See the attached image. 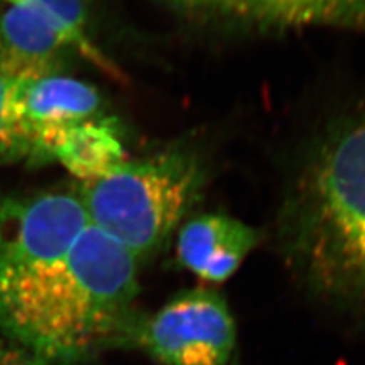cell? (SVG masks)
I'll use <instances>...</instances> for the list:
<instances>
[{
  "instance_id": "obj_1",
  "label": "cell",
  "mask_w": 365,
  "mask_h": 365,
  "mask_svg": "<svg viewBox=\"0 0 365 365\" xmlns=\"http://www.w3.org/2000/svg\"><path fill=\"white\" fill-rule=\"evenodd\" d=\"M276 242L307 292L365 326V108L330 118L302 146Z\"/></svg>"
},
{
  "instance_id": "obj_13",
  "label": "cell",
  "mask_w": 365,
  "mask_h": 365,
  "mask_svg": "<svg viewBox=\"0 0 365 365\" xmlns=\"http://www.w3.org/2000/svg\"><path fill=\"white\" fill-rule=\"evenodd\" d=\"M247 0H202L200 21L239 32Z\"/></svg>"
},
{
  "instance_id": "obj_16",
  "label": "cell",
  "mask_w": 365,
  "mask_h": 365,
  "mask_svg": "<svg viewBox=\"0 0 365 365\" xmlns=\"http://www.w3.org/2000/svg\"><path fill=\"white\" fill-rule=\"evenodd\" d=\"M9 2H13V4H16V2H20V0H9Z\"/></svg>"
},
{
  "instance_id": "obj_15",
  "label": "cell",
  "mask_w": 365,
  "mask_h": 365,
  "mask_svg": "<svg viewBox=\"0 0 365 365\" xmlns=\"http://www.w3.org/2000/svg\"><path fill=\"white\" fill-rule=\"evenodd\" d=\"M157 2L185 19L198 21L201 19L202 0H157Z\"/></svg>"
},
{
  "instance_id": "obj_8",
  "label": "cell",
  "mask_w": 365,
  "mask_h": 365,
  "mask_svg": "<svg viewBox=\"0 0 365 365\" xmlns=\"http://www.w3.org/2000/svg\"><path fill=\"white\" fill-rule=\"evenodd\" d=\"M259 239L256 228L232 216L202 213L180 228L177 260L198 279L222 283L242 265Z\"/></svg>"
},
{
  "instance_id": "obj_2",
  "label": "cell",
  "mask_w": 365,
  "mask_h": 365,
  "mask_svg": "<svg viewBox=\"0 0 365 365\" xmlns=\"http://www.w3.org/2000/svg\"><path fill=\"white\" fill-rule=\"evenodd\" d=\"M139 262L87 224L60 257L21 279L0 309V330L55 365L134 341Z\"/></svg>"
},
{
  "instance_id": "obj_9",
  "label": "cell",
  "mask_w": 365,
  "mask_h": 365,
  "mask_svg": "<svg viewBox=\"0 0 365 365\" xmlns=\"http://www.w3.org/2000/svg\"><path fill=\"white\" fill-rule=\"evenodd\" d=\"M309 26L365 32V0H247L241 32L280 34Z\"/></svg>"
},
{
  "instance_id": "obj_3",
  "label": "cell",
  "mask_w": 365,
  "mask_h": 365,
  "mask_svg": "<svg viewBox=\"0 0 365 365\" xmlns=\"http://www.w3.org/2000/svg\"><path fill=\"white\" fill-rule=\"evenodd\" d=\"M207 158L192 143L125 162L111 174L83 181L76 195L88 224L142 260L155 255L201 198Z\"/></svg>"
},
{
  "instance_id": "obj_10",
  "label": "cell",
  "mask_w": 365,
  "mask_h": 365,
  "mask_svg": "<svg viewBox=\"0 0 365 365\" xmlns=\"http://www.w3.org/2000/svg\"><path fill=\"white\" fill-rule=\"evenodd\" d=\"M55 160L83 181L99 180L127 162L116 125L110 119L98 118L68 133Z\"/></svg>"
},
{
  "instance_id": "obj_11",
  "label": "cell",
  "mask_w": 365,
  "mask_h": 365,
  "mask_svg": "<svg viewBox=\"0 0 365 365\" xmlns=\"http://www.w3.org/2000/svg\"><path fill=\"white\" fill-rule=\"evenodd\" d=\"M40 2L60 21L75 52L81 53L84 58L93 63L107 75L114 78L120 76L118 68L114 67V64L96 48L88 37L86 21V0H40Z\"/></svg>"
},
{
  "instance_id": "obj_14",
  "label": "cell",
  "mask_w": 365,
  "mask_h": 365,
  "mask_svg": "<svg viewBox=\"0 0 365 365\" xmlns=\"http://www.w3.org/2000/svg\"><path fill=\"white\" fill-rule=\"evenodd\" d=\"M0 365H55L14 341L0 339Z\"/></svg>"
},
{
  "instance_id": "obj_6",
  "label": "cell",
  "mask_w": 365,
  "mask_h": 365,
  "mask_svg": "<svg viewBox=\"0 0 365 365\" xmlns=\"http://www.w3.org/2000/svg\"><path fill=\"white\" fill-rule=\"evenodd\" d=\"M99 108L93 87L61 73L16 79L8 98L11 125L32 165L53 162L64 137L96 119Z\"/></svg>"
},
{
  "instance_id": "obj_12",
  "label": "cell",
  "mask_w": 365,
  "mask_h": 365,
  "mask_svg": "<svg viewBox=\"0 0 365 365\" xmlns=\"http://www.w3.org/2000/svg\"><path fill=\"white\" fill-rule=\"evenodd\" d=\"M16 79L0 64V163L26 160L25 146L20 142L8 116V98Z\"/></svg>"
},
{
  "instance_id": "obj_7",
  "label": "cell",
  "mask_w": 365,
  "mask_h": 365,
  "mask_svg": "<svg viewBox=\"0 0 365 365\" xmlns=\"http://www.w3.org/2000/svg\"><path fill=\"white\" fill-rule=\"evenodd\" d=\"M68 51L63 26L40 0H20L0 16V64L14 79L60 73Z\"/></svg>"
},
{
  "instance_id": "obj_4",
  "label": "cell",
  "mask_w": 365,
  "mask_h": 365,
  "mask_svg": "<svg viewBox=\"0 0 365 365\" xmlns=\"http://www.w3.org/2000/svg\"><path fill=\"white\" fill-rule=\"evenodd\" d=\"M134 342L160 365H241L233 314L207 288L178 292L142 317Z\"/></svg>"
},
{
  "instance_id": "obj_5",
  "label": "cell",
  "mask_w": 365,
  "mask_h": 365,
  "mask_svg": "<svg viewBox=\"0 0 365 365\" xmlns=\"http://www.w3.org/2000/svg\"><path fill=\"white\" fill-rule=\"evenodd\" d=\"M87 224L76 193H0V309L23 277L60 257Z\"/></svg>"
}]
</instances>
